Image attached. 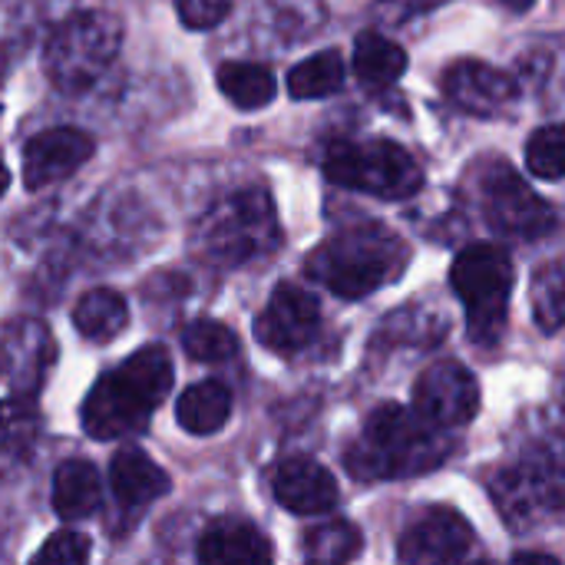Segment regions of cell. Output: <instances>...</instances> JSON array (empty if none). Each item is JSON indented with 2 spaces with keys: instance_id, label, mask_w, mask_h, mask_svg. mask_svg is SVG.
<instances>
[{
  "instance_id": "cell-15",
  "label": "cell",
  "mask_w": 565,
  "mask_h": 565,
  "mask_svg": "<svg viewBox=\"0 0 565 565\" xmlns=\"http://www.w3.org/2000/svg\"><path fill=\"white\" fill-rule=\"evenodd\" d=\"M93 156V139L79 129L56 126L36 132L23 149V182L26 189H46L70 179Z\"/></svg>"
},
{
  "instance_id": "cell-21",
  "label": "cell",
  "mask_w": 565,
  "mask_h": 565,
  "mask_svg": "<svg viewBox=\"0 0 565 565\" xmlns=\"http://www.w3.org/2000/svg\"><path fill=\"white\" fill-rule=\"evenodd\" d=\"M129 321V308H126V298L113 288H93L86 291L76 308H73V324L76 331L86 338V341H96V344H106L113 341Z\"/></svg>"
},
{
  "instance_id": "cell-7",
  "label": "cell",
  "mask_w": 565,
  "mask_h": 565,
  "mask_svg": "<svg viewBox=\"0 0 565 565\" xmlns=\"http://www.w3.org/2000/svg\"><path fill=\"white\" fill-rule=\"evenodd\" d=\"M328 182L377 199H407L424 185L417 159L391 139L334 142L324 156Z\"/></svg>"
},
{
  "instance_id": "cell-1",
  "label": "cell",
  "mask_w": 565,
  "mask_h": 565,
  "mask_svg": "<svg viewBox=\"0 0 565 565\" xmlns=\"http://www.w3.org/2000/svg\"><path fill=\"white\" fill-rule=\"evenodd\" d=\"M172 361L166 348L146 344L129 354L116 371L103 374L83 401V430L96 440L132 437L146 430L156 407L169 397Z\"/></svg>"
},
{
  "instance_id": "cell-3",
  "label": "cell",
  "mask_w": 565,
  "mask_h": 565,
  "mask_svg": "<svg viewBox=\"0 0 565 565\" xmlns=\"http://www.w3.org/2000/svg\"><path fill=\"white\" fill-rule=\"evenodd\" d=\"M450 440L440 427L401 404H381L367 420L361 440L348 450V470L361 480L417 477L444 463Z\"/></svg>"
},
{
  "instance_id": "cell-24",
  "label": "cell",
  "mask_w": 565,
  "mask_h": 565,
  "mask_svg": "<svg viewBox=\"0 0 565 565\" xmlns=\"http://www.w3.org/2000/svg\"><path fill=\"white\" fill-rule=\"evenodd\" d=\"M344 56L338 50H321L288 73V93L295 99H324L344 86Z\"/></svg>"
},
{
  "instance_id": "cell-27",
  "label": "cell",
  "mask_w": 565,
  "mask_h": 565,
  "mask_svg": "<svg viewBox=\"0 0 565 565\" xmlns=\"http://www.w3.org/2000/svg\"><path fill=\"white\" fill-rule=\"evenodd\" d=\"M43 430L40 411L30 404L26 394H17L10 401H0V444L10 450H26L36 444Z\"/></svg>"
},
{
  "instance_id": "cell-19",
  "label": "cell",
  "mask_w": 565,
  "mask_h": 565,
  "mask_svg": "<svg viewBox=\"0 0 565 565\" xmlns=\"http://www.w3.org/2000/svg\"><path fill=\"white\" fill-rule=\"evenodd\" d=\"M103 503V483L93 463L66 460L53 473V510L60 520H86Z\"/></svg>"
},
{
  "instance_id": "cell-26",
  "label": "cell",
  "mask_w": 565,
  "mask_h": 565,
  "mask_svg": "<svg viewBox=\"0 0 565 565\" xmlns=\"http://www.w3.org/2000/svg\"><path fill=\"white\" fill-rule=\"evenodd\" d=\"M182 348L192 361L202 364H218L235 358L238 351V338L228 324L215 321V318H195L185 331H182Z\"/></svg>"
},
{
  "instance_id": "cell-20",
  "label": "cell",
  "mask_w": 565,
  "mask_h": 565,
  "mask_svg": "<svg viewBox=\"0 0 565 565\" xmlns=\"http://www.w3.org/2000/svg\"><path fill=\"white\" fill-rule=\"evenodd\" d=\"M179 424L195 434V437H209L215 430H222L232 417V391L222 381H202L192 384L175 407Z\"/></svg>"
},
{
  "instance_id": "cell-14",
  "label": "cell",
  "mask_w": 565,
  "mask_h": 565,
  "mask_svg": "<svg viewBox=\"0 0 565 565\" xmlns=\"http://www.w3.org/2000/svg\"><path fill=\"white\" fill-rule=\"evenodd\" d=\"M444 93L447 99L480 119H493L503 116L513 99H516V83L510 73L487 66L480 60H457L447 73H444Z\"/></svg>"
},
{
  "instance_id": "cell-28",
  "label": "cell",
  "mask_w": 565,
  "mask_h": 565,
  "mask_svg": "<svg viewBox=\"0 0 565 565\" xmlns=\"http://www.w3.org/2000/svg\"><path fill=\"white\" fill-rule=\"evenodd\" d=\"M565 132L559 122H550L543 129H536L526 142V166L533 175L546 179V182H559L565 166Z\"/></svg>"
},
{
  "instance_id": "cell-11",
  "label": "cell",
  "mask_w": 565,
  "mask_h": 565,
  "mask_svg": "<svg viewBox=\"0 0 565 565\" xmlns=\"http://www.w3.org/2000/svg\"><path fill=\"white\" fill-rule=\"evenodd\" d=\"M56 361L53 334L43 321L20 318L3 328L0 334V377L17 394H33L43 387V377L50 374Z\"/></svg>"
},
{
  "instance_id": "cell-2",
  "label": "cell",
  "mask_w": 565,
  "mask_h": 565,
  "mask_svg": "<svg viewBox=\"0 0 565 565\" xmlns=\"http://www.w3.org/2000/svg\"><path fill=\"white\" fill-rule=\"evenodd\" d=\"M407 265V245L381 222H354L324 238L305 262V271L331 295L361 301L391 285Z\"/></svg>"
},
{
  "instance_id": "cell-33",
  "label": "cell",
  "mask_w": 565,
  "mask_h": 565,
  "mask_svg": "<svg viewBox=\"0 0 565 565\" xmlns=\"http://www.w3.org/2000/svg\"><path fill=\"white\" fill-rule=\"evenodd\" d=\"M516 563H536V565H559L556 556H546V553H520Z\"/></svg>"
},
{
  "instance_id": "cell-16",
  "label": "cell",
  "mask_w": 565,
  "mask_h": 565,
  "mask_svg": "<svg viewBox=\"0 0 565 565\" xmlns=\"http://www.w3.org/2000/svg\"><path fill=\"white\" fill-rule=\"evenodd\" d=\"M271 493H275V500H278L288 513H298V516L331 513V510L341 503V493H338L334 477H331L321 463H315V460H308V457L285 460V463L275 470Z\"/></svg>"
},
{
  "instance_id": "cell-13",
  "label": "cell",
  "mask_w": 565,
  "mask_h": 565,
  "mask_svg": "<svg viewBox=\"0 0 565 565\" xmlns=\"http://www.w3.org/2000/svg\"><path fill=\"white\" fill-rule=\"evenodd\" d=\"M473 546V530L457 510H427L407 533L401 536L397 556L411 565L460 563Z\"/></svg>"
},
{
  "instance_id": "cell-29",
  "label": "cell",
  "mask_w": 565,
  "mask_h": 565,
  "mask_svg": "<svg viewBox=\"0 0 565 565\" xmlns=\"http://www.w3.org/2000/svg\"><path fill=\"white\" fill-rule=\"evenodd\" d=\"M533 308H536V321L546 334H556L563 328L565 311V285H563V265L553 262L543 271H536V288H533Z\"/></svg>"
},
{
  "instance_id": "cell-18",
  "label": "cell",
  "mask_w": 565,
  "mask_h": 565,
  "mask_svg": "<svg viewBox=\"0 0 565 565\" xmlns=\"http://www.w3.org/2000/svg\"><path fill=\"white\" fill-rule=\"evenodd\" d=\"M199 559L205 565H265L271 563V546L252 523L222 520L205 530Z\"/></svg>"
},
{
  "instance_id": "cell-8",
  "label": "cell",
  "mask_w": 565,
  "mask_h": 565,
  "mask_svg": "<svg viewBox=\"0 0 565 565\" xmlns=\"http://www.w3.org/2000/svg\"><path fill=\"white\" fill-rule=\"evenodd\" d=\"M480 205L487 222L507 238L533 242L556 228L553 205L543 202L507 162H493V169L480 175Z\"/></svg>"
},
{
  "instance_id": "cell-31",
  "label": "cell",
  "mask_w": 565,
  "mask_h": 565,
  "mask_svg": "<svg viewBox=\"0 0 565 565\" xmlns=\"http://www.w3.org/2000/svg\"><path fill=\"white\" fill-rule=\"evenodd\" d=\"M175 10L185 26L192 30H212L222 23L232 10V0H175Z\"/></svg>"
},
{
  "instance_id": "cell-25",
  "label": "cell",
  "mask_w": 565,
  "mask_h": 565,
  "mask_svg": "<svg viewBox=\"0 0 565 565\" xmlns=\"http://www.w3.org/2000/svg\"><path fill=\"white\" fill-rule=\"evenodd\" d=\"M361 556V530L348 520H328L305 536V559L321 565L351 563Z\"/></svg>"
},
{
  "instance_id": "cell-17",
  "label": "cell",
  "mask_w": 565,
  "mask_h": 565,
  "mask_svg": "<svg viewBox=\"0 0 565 565\" xmlns=\"http://www.w3.org/2000/svg\"><path fill=\"white\" fill-rule=\"evenodd\" d=\"M109 487L126 510H139L169 493V473L142 450L126 447L109 463Z\"/></svg>"
},
{
  "instance_id": "cell-4",
  "label": "cell",
  "mask_w": 565,
  "mask_h": 565,
  "mask_svg": "<svg viewBox=\"0 0 565 565\" xmlns=\"http://www.w3.org/2000/svg\"><path fill=\"white\" fill-rule=\"evenodd\" d=\"M281 245L278 215L262 189H238L209 205L195 222L192 248L215 268H242Z\"/></svg>"
},
{
  "instance_id": "cell-10",
  "label": "cell",
  "mask_w": 565,
  "mask_h": 565,
  "mask_svg": "<svg viewBox=\"0 0 565 565\" xmlns=\"http://www.w3.org/2000/svg\"><path fill=\"white\" fill-rule=\"evenodd\" d=\"M414 411L440 430L463 427L480 411V384L463 364L437 361L414 387Z\"/></svg>"
},
{
  "instance_id": "cell-12",
  "label": "cell",
  "mask_w": 565,
  "mask_h": 565,
  "mask_svg": "<svg viewBox=\"0 0 565 565\" xmlns=\"http://www.w3.org/2000/svg\"><path fill=\"white\" fill-rule=\"evenodd\" d=\"M321 324V311L318 301L301 291L298 285H278L265 305V311L255 321V338L268 348V351H301L305 344L315 341Z\"/></svg>"
},
{
  "instance_id": "cell-23",
  "label": "cell",
  "mask_w": 565,
  "mask_h": 565,
  "mask_svg": "<svg viewBox=\"0 0 565 565\" xmlns=\"http://www.w3.org/2000/svg\"><path fill=\"white\" fill-rule=\"evenodd\" d=\"M215 83L222 96L238 109H262L275 99V76L258 63H222Z\"/></svg>"
},
{
  "instance_id": "cell-34",
  "label": "cell",
  "mask_w": 565,
  "mask_h": 565,
  "mask_svg": "<svg viewBox=\"0 0 565 565\" xmlns=\"http://www.w3.org/2000/svg\"><path fill=\"white\" fill-rule=\"evenodd\" d=\"M503 3H507L510 10H516V13H523V10H530V7H533L536 0H503Z\"/></svg>"
},
{
  "instance_id": "cell-9",
  "label": "cell",
  "mask_w": 565,
  "mask_h": 565,
  "mask_svg": "<svg viewBox=\"0 0 565 565\" xmlns=\"http://www.w3.org/2000/svg\"><path fill=\"white\" fill-rule=\"evenodd\" d=\"M493 503L507 526L533 530L563 510V473L556 460H523L493 480Z\"/></svg>"
},
{
  "instance_id": "cell-30",
  "label": "cell",
  "mask_w": 565,
  "mask_h": 565,
  "mask_svg": "<svg viewBox=\"0 0 565 565\" xmlns=\"http://www.w3.org/2000/svg\"><path fill=\"white\" fill-rule=\"evenodd\" d=\"M89 559V540L79 533H53L43 550L33 556V563H56V565H79Z\"/></svg>"
},
{
  "instance_id": "cell-32",
  "label": "cell",
  "mask_w": 565,
  "mask_h": 565,
  "mask_svg": "<svg viewBox=\"0 0 565 565\" xmlns=\"http://www.w3.org/2000/svg\"><path fill=\"white\" fill-rule=\"evenodd\" d=\"M450 0H377V17L387 20V23H404L417 13H427V10H437Z\"/></svg>"
},
{
  "instance_id": "cell-6",
  "label": "cell",
  "mask_w": 565,
  "mask_h": 565,
  "mask_svg": "<svg viewBox=\"0 0 565 565\" xmlns=\"http://www.w3.org/2000/svg\"><path fill=\"white\" fill-rule=\"evenodd\" d=\"M122 43V23L106 10H79L70 20H63L43 53L46 76L66 89H86L93 86L113 63Z\"/></svg>"
},
{
  "instance_id": "cell-5",
  "label": "cell",
  "mask_w": 565,
  "mask_h": 565,
  "mask_svg": "<svg viewBox=\"0 0 565 565\" xmlns=\"http://www.w3.org/2000/svg\"><path fill=\"white\" fill-rule=\"evenodd\" d=\"M513 281V258L500 245H470L457 255L450 285L467 305V328L477 344H497L503 338Z\"/></svg>"
},
{
  "instance_id": "cell-22",
  "label": "cell",
  "mask_w": 565,
  "mask_h": 565,
  "mask_svg": "<svg viewBox=\"0 0 565 565\" xmlns=\"http://www.w3.org/2000/svg\"><path fill=\"white\" fill-rule=\"evenodd\" d=\"M404 70H407V53L394 40H387V36H381L374 30L358 36V43H354V73H358V79L364 86H371V89L391 86V83H397L404 76Z\"/></svg>"
},
{
  "instance_id": "cell-35",
  "label": "cell",
  "mask_w": 565,
  "mask_h": 565,
  "mask_svg": "<svg viewBox=\"0 0 565 565\" xmlns=\"http://www.w3.org/2000/svg\"><path fill=\"white\" fill-rule=\"evenodd\" d=\"M7 185H10V172H7V166L0 162V195L7 192Z\"/></svg>"
}]
</instances>
